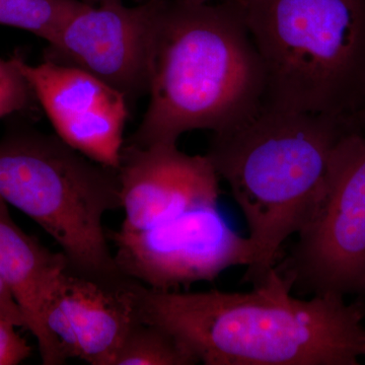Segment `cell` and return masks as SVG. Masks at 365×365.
I'll return each instance as SVG.
<instances>
[{"instance_id": "cell-15", "label": "cell", "mask_w": 365, "mask_h": 365, "mask_svg": "<svg viewBox=\"0 0 365 365\" xmlns=\"http://www.w3.org/2000/svg\"><path fill=\"white\" fill-rule=\"evenodd\" d=\"M36 98L16 58H0V119L32 108Z\"/></svg>"}, {"instance_id": "cell-17", "label": "cell", "mask_w": 365, "mask_h": 365, "mask_svg": "<svg viewBox=\"0 0 365 365\" xmlns=\"http://www.w3.org/2000/svg\"><path fill=\"white\" fill-rule=\"evenodd\" d=\"M0 314L16 327L26 328L25 318L11 290L0 277Z\"/></svg>"}, {"instance_id": "cell-4", "label": "cell", "mask_w": 365, "mask_h": 365, "mask_svg": "<svg viewBox=\"0 0 365 365\" xmlns=\"http://www.w3.org/2000/svg\"><path fill=\"white\" fill-rule=\"evenodd\" d=\"M266 104L348 126L365 107V0H246Z\"/></svg>"}, {"instance_id": "cell-13", "label": "cell", "mask_w": 365, "mask_h": 365, "mask_svg": "<svg viewBox=\"0 0 365 365\" xmlns=\"http://www.w3.org/2000/svg\"><path fill=\"white\" fill-rule=\"evenodd\" d=\"M86 4L81 0H0V25L21 29L51 44Z\"/></svg>"}, {"instance_id": "cell-5", "label": "cell", "mask_w": 365, "mask_h": 365, "mask_svg": "<svg viewBox=\"0 0 365 365\" xmlns=\"http://www.w3.org/2000/svg\"><path fill=\"white\" fill-rule=\"evenodd\" d=\"M0 196L59 245L72 272L108 282L127 278L103 227L106 213L122 208L117 169L57 135L16 125L0 138Z\"/></svg>"}, {"instance_id": "cell-19", "label": "cell", "mask_w": 365, "mask_h": 365, "mask_svg": "<svg viewBox=\"0 0 365 365\" xmlns=\"http://www.w3.org/2000/svg\"><path fill=\"white\" fill-rule=\"evenodd\" d=\"M355 127L359 129H365V107L357 117L356 122H355Z\"/></svg>"}, {"instance_id": "cell-2", "label": "cell", "mask_w": 365, "mask_h": 365, "mask_svg": "<svg viewBox=\"0 0 365 365\" xmlns=\"http://www.w3.org/2000/svg\"><path fill=\"white\" fill-rule=\"evenodd\" d=\"M150 103L126 144H177L232 128L265 103L266 74L241 2L155 0Z\"/></svg>"}, {"instance_id": "cell-7", "label": "cell", "mask_w": 365, "mask_h": 365, "mask_svg": "<svg viewBox=\"0 0 365 365\" xmlns=\"http://www.w3.org/2000/svg\"><path fill=\"white\" fill-rule=\"evenodd\" d=\"M115 261L127 277L153 289L177 290L212 281L234 266L253 264L255 249L217 206L190 211L140 232H111Z\"/></svg>"}, {"instance_id": "cell-10", "label": "cell", "mask_w": 365, "mask_h": 365, "mask_svg": "<svg viewBox=\"0 0 365 365\" xmlns=\"http://www.w3.org/2000/svg\"><path fill=\"white\" fill-rule=\"evenodd\" d=\"M118 174L123 232H140L190 211L217 206L220 177L207 155H187L177 144H124Z\"/></svg>"}, {"instance_id": "cell-6", "label": "cell", "mask_w": 365, "mask_h": 365, "mask_svg": "<svg viewBox=\"0 0 365 365\" xmlns=\"http://www.w3.org/2000/svg\"><path fill=\"white\" fill-rule=\"evenodd\" d=\"M284 274L314 295L365 294V129L346 131Z\"/></svg>"}, {"instance_id": "cell-1", "label": "cell", "mask_w": 365, "mask_h": 365, "mask_svg": "<svg viewBox=\"0 0 365 365\" xmlns=\"http://www.w3.org/2000/svg\"><path fill=\"white\" fill-rule=\"evenodd\" d=\"M274 268L253 292H179L138 282L139 319L172 334L206 365H357L365 357V304L292 297Z\"/></svg>"}, {"instance_id": "cell-3", "label": "cell", "mask_w": 365, "mask_h": 365, "mask_svg": "<svg viewBox=\"0 0 365 365\" xmlns=\"http://www.w3.org/2000/svg\"><path fill=\"white\" fill-rule=\"evenodd\" d=\"M350 129L334 118L264 103L213 133L206 155L230 185L255 249L245 280L265 279L283 242L304 227L325 189L336 144Z\"/></svg>"}, {"instance_id": "cell-16", "label": "cell", "mask_w": 365, "mask_h": 365, "mask_svg": "<svg viewBox=\"0 0 365 365\" xmlns=\"http://www.w3.org/2000/svg\"><path fill=\"white\" fill-rule=\"evenodd\" d=\"M16 328L13 322L0 314V365H16L32 354V346Z\"/></svg>"}, {"instance_id": "cell-18", "label": "cell", "mask_w": 365, "mask_h": 365, "mask_svg": "<svg viewBox=\"0 0 365 365\" xmlns=\"http://www.w3.org/2000/svg\"><path fill=\"white\" fill-rule=\"evenodd\" d=\"M81 1L85 2L86 4H90V6H96L98 2L102 1V0H81ZM191 1H198V2H213V1H225V0H191ZM232 1L241 2V4H244L246 0H232Z\"/></svg>"}, {"instance_id": "cell-14", "label": "cell", "mask_w": 365, "mask_h": 365, "mask_svg": "<svg viewBox=\"0 0 365 365\" xmlns=\"http://www.w3.org/2000/svg\"><path fill=\"white\" fill-rule=\"evenodd\" d=\"M196 357L169 332L139 322L118 352L114 365H193Z\"/></svg>"}, {"instance_id": "cell-11", "label": "cell", "mask_w": 365, "mask_h": 365, "mask_svg": "<svg viewBox=\"0 0 365 365\" xmlns=\"http://www.w3.org/2000/svg\"><path fill=\"white\" fill-rule=\"evenodd\" d=\"M127 277L108 282L68 268L59 278L46 306V330L66 359L91 365H114L120 348L137 323L136 287Z\"/></svg>"}, {"instance_id": "cell-8", "label": "cell", "mask_w": 365, "mask_h": 365, "mask_svg": "<svg viewBox=\"0 0 365 365\" xmlns=\"http://www.w3.org/2000/svg\"><path fill=\"white\" fill-rule=\"evenodd\" d=\"M153 11L155 0L86 4L48 44L46 59L88 71L132 104L148 93Z\"/></svg>"}, {"instance_id": "cell-12", "label": "cell", "mask_w": 365, "mask_h": 365, "mask_svg": "<svg viewBox=\"0 0 365 365\" xmlns=\"http://www.w3.org/2000/svg\"><path fill=\"white\" fill-rule=\"evenodd\" d=\"M68 268L62 252L53 253L11 218L0 196V277L18 302L39 346L44 365H61L66 357L44 325V312L59 278Z\"/></svg>"}, {"instance_id": "cell-9", "label": "cell", "mask_w": 365, "mask_h": 365, "mask_svg": "<svg viewBox=\"0 0 365 365\" xmlns=\"http://www.w3.org/2000/svg\"><path fill=\"white\" fill-rule=\"evenodd\" d=\"M14 58L56 135L91 160L118 170L129 114L123 93L78 67Z\"/></svg>"}]
</instances>
